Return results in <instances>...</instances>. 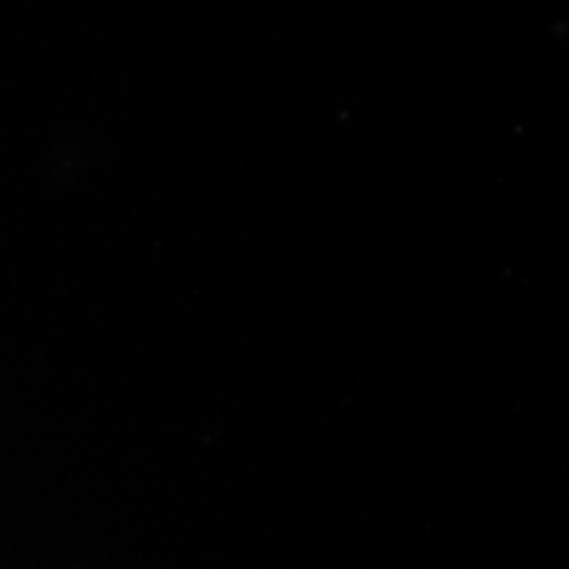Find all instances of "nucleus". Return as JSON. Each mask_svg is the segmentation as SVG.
I'll use <instances>...</instances> for the list:
<instances>
[]
</instances>
